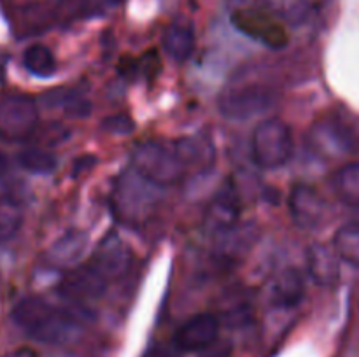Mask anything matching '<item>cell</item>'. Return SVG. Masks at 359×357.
Listing matches in <instances>:
<instances>
[{
  "instance_id": "cell-3",
  "label": "cell",
  "mask_w": 359,
  "mask_h": 357,
  "mask_svg": "<svg viewBox=\"0 0 359 357\" xmlns=\"http://www.w3.org/2000/svg\"><path fill=\"white\" fill-rule=\"evenodd\" d=\"M132 167L153 184L160 188L174 186L188 174L175 144L146 140L135 146L132 153Z\"/></svg>"
},
{
  "instance_id": "cell-11",
  "label": "cell",
  "mask_w": 359,
  "mask_h": 357,
  "mask_svg": "<svg viewBox=\"0 0 359 357\" xmlns=\"http://www.w3.org/2000/svg\"><path fill=\"white\" fill-rule=\"evenodd\" d=\"M290 212L294 224L302 230H316L326 216V205L319 191L312 186L298 182L290 195Z\"/></svg>"
},
{
  "instance_id": "cell-5",
  "label": "cell",
  "mask_w": 359,
  "mask_h": 357,
  "mask_svg": "<svg viewBox=\"0 0 359 357\" xmlns=\"http://www.w3.org/2000/svg\"><path fill=\"white\" fill-rule=\"evenodd\" d=\"M277 94L263 84H231L221 91L217 108L221 115L231 121H248L255 115L270 111L276 105Z\"/></svg>"
},
{
  "instance_id": "cell-29",
  "label": "cell",
  "mask_w": 359,
  "mask_h": 357,
  "mask_svg": "<svg viewBox=\"0 0 359 357\" xmlns=\"http://www.w3.org/2000/svg\"><path fill=\"white\" fill-rule=\"evenodd\" d=\"M63 104H65V112L70 118H86L91 112V104L86 100H76L74 94L63 98Z\"/></svg>"
},
{
  "instance_id": "cell-7",
  "label": "cell",
  "mask_w": 359,
  "mask_h": 357,
  "mask_svg": "<svg viewBox=\"0 0 359 357\" xmlns=\"http://www.w3.org/2000/svg\"><path fill=\"white\" fill-rule=\"evenodd\" d=\"M230 20L241 34L262 42L270 49H283L290 42V35L284 24L269 13L258 9H237Z\"/></svg>"
},
{
  "instance_id": "cell-14",
  "label": "cell",
  "mask_w": 359,
  "mask_h": 357,
  "mask_svg": "<svg viewBox=\"0 0 359 357\" xmlns=\"http://www.w3.org/2000/svg\"><path fill=\"white\" fill-rule=\"evenodd\" d=\"M340 261L342 259L335 248H330L323 244H312L307 248L309 275L318 286L332 287L339 282Z\"/></svg>"
},
{
  "instance_id": "cell-30",
  "label": "cell",
  "mask_w": 359,
  "mask_h": 357,
  "mask_svg": "<svg viewBox=\"0 0 359 357\" xmlns=\"http://www.w3.org/2000/svg\"><path fill=\"white\" fill-rule=\"evenodd\" d=\"M95 163H97V160H95L93 156H84V158H79V160L74 161V168H72V175L74 177H77V175L84 174L86 170H90V168L95 167Z\"/></svg>"
},
{
  "instance_id": "cell-6",
  "label": "cell",
  "mask_w": 359,
  "mask_h": 357,
  "mask_svg": "<svg viewBox=\"0 0 359 357\" xmlns=\"http://www.w3.org/2000/svg\"><path fill=\"white\" fill-rule=\"evenodd\" d=\"M39 126L37 102L28 94H6L0 98V139L21 142Z\"/></svg>"
},
{
  "instance_id": "cell-1",
  "label": "cell",
  "mask_w": 359,
  "mask_h": 357,
  "mask_svg": "<svg viewBox=\"0 0 359 357\" xmlns=\"http://www.w3.org/2000/svg\"><path fill=\"white\" fill-rule=\"evenodd\" d=\"M11 317L30 338L46 345H70L83 335V324L76 315L53 307L39 296L18 301Z\"/></svg>"
},
{
  "instance_id": "cell-25",
  "label": "cell",
  "mask_w": 359,
  "mask_h": 357,
  "mask_svg": "<svg viewBox=\"0 0 359 357\" xmlns=\"http://www.w3.org/2000/svg\"><path fill=\"white\" fill-rule=\"evenodd\" d=\"M252 318V303L245 300L244 293H237L231 296L230 304L224 308L223 321L226 322L230 328H242L244 324L251 322Z\"/></svg>"
},
{
  "instance_id": "cell-19",
  "label": "cell",
  "mask_w": 359,
  "mask_h": 357,
  "mask_svg": "<svg viewBox=\"0 0 359 357\" xmlns=\"http://www.w3.org/2000/svg\"><path fill=\"white\" fill-rule=\"evenodd\" d=\"M333 189L346 205L359 206V163H346L333 174Z\"/></svg>"
},
{
  "instance_id": "cell-9",
  "label": "cell",
  "mask_w": 359,
  "mask_h": 357,
  "mask_svg": "<svg viewBox=\"0 0 359 357\" xmlns=\"http://www.w3.org/2000/svg\"><path fill=\"white\" fill-rule=\"evenodd\" d=\"M133 262L132 248L118 233H107L98 244L91 265L107 280H118L130 272Z\"/></svg>"
},
{
  "instance_id": "cell-10",
  "label": "cell",
  "mask_w": 359,
  "mask_h": 357,
  "mask_svg": "<svg viewBox=\"0 0 359 357\" xmlns=\"http://www.w3.org/2000/svg\"><path fill=\"white\" fill-rule=\"evenodd\" d=\"M241 217V200L231 182H226L210 200L205 214V227L209 233L221 237L238 226Z\"/></svg>"
},
{
  "instance_id": "cell-23",
  "label": "cell",
  "mask_w": 359,
  "mask_h": 357,
  "mask_svg": "<svg viewBox=\"0 0 359 357\" xmlns=\"http://www.w3.org/2000/svg\"><path fill=\"white\" fill-rule=\"evenodd\" d=\"M23 224V210L11 198H0V241L16 237Z\"/></svg>"
},
{
  "instance_id": "cell-31",
  "label": "cell",
  "mask_w": 359,
  "mask_h": 357,
  "mask_svg": "<svg viewBox=\"0 0 359 357\" xmlns=\"http://www.w3.org/2000/svg\"><path fill=\"white\" fill-rule=\"evenodd\" d=\"M6 357H37V354L32 349H27V346H25V349H18L14 350V352L7 354Z\"/></svg>"
},
{
  "instance_id": "cell-32",
  "label": "cell",
  "mask_w": 359,
  "mask_h": 357,
  "mask_svg": "<svg viewBox=\"0 0 359 357\" xmlns=\"http://www.w3.org/2000/svg\"><path fill=\"white\" fill-rule=\"evenodd\" d=\"M7 170H9V160H7L6 154L0 150V177H2Z\"/></svg>"
},
{
  "instance_id": "cell-16",
  "label": "cell",
  "mask_w": 359,
  "mask_h": 357,
  "mask_svg": "<svg viewBox=\"0 0 359 357\" xmlns=\"http://www.w3.org/2000/svg\"><path fill=\"white\" fill-rule=\"evenodd\" d=\"M163 48L167 55L175 62H186L191 58L196 48V35L191 24L188 23H172L163 31Z\"/></svg>"
},
{
  "instance_id": "cell-8",
  "label": "cell",
  "mask_w": 359,
  "mask_h": 357,
  "mask_svg": "<svg viewBox=\"0 0 359 357\" xmlns=\"http://www.w3.org/2000/svg\"><path fill=\"white\" fill-rule=\"evenodd\" d=\"M107 284L109 280L90 262V265L70 270L60 282L58 294L70 303L84 304L86 301L104 296Z\"/></svg>"
},
{
  "instance_id": "cell-17",
  "label": "cell",
  "mask_w": 359,
  "mask_h": 357,
  "mask_svg": "<svg viewBox=\"0 0 359 357\" xmlns=\"http://www.w3.org/2000/svg\"><path fill=\"white\" fill-rule=\"evenodd\" d=\"M175 149L184 163L186 170L193 168H207L214 161V147L209 139L203 136H184V139L175 140Z\"/></svg>"
},
{
  "instance_id": "cell-15",
  "label": "cell",
  "mask_w": 359,
  "mask_h": 357,
  "mask_svg": "<svg viewBox=\"0 0 359 357\" xmlns=\"http://www.w3.org/2000/svg\"><path fill=\"white\" fill-rule=\"evenodd\" d=\"M270 303L279 308H293L305 298V276L300 270L286 268L270 286Z\"/></svg>"
},
{
  "instance_id": "cell-27",
  "label": "cell",
  "mask_w": 359,
  "mask_h": 357,
  "mask_svg": "<svg viewBox=\"0 0 359 357\" xmlns=\"http://www.w3.org/2000/svg\"><path fill=\"white\" fill-rule=\"evenodd\" d=\"M182 356H184V352L175 345L174 340L168 343L167 342L153 343V345L146 350V354H144V357H182Z\"/></svg>"
},
{
  "instance_id": "cell-4",
  "label": "cell",
  "mask_w": 359,
  "mask_h": 357,
  "mask_svg": "<svg viewBox=\"0 0 359 357\" xmlns=\"http://www.w3.org/2000/svg\"><path fill=\"white\" fill-rule=\"evenodd\" d=\"M293 150V133L283 119L269 118L256 125L251 136V156L256 167L265 170L284 167Z\"/></svg>"
},
{
  "instance_id": "cell-24",
  "label": "cell",
  "mask_w": 359,
  "mask_h": 357,
  "mask_svg": "<svg viewBox=\"0 0 359 357\" xmlns=\"http://www.w3.org/2000/svg\"><path fill=\"white\" fill-rule=\"evenodd\" d=\"M160 56L154 51H147L146 55L140 56L139 59H123L121 63V72L128 77L144 76L146 79H154L156 74L160 72Z\"/></svg>"
},
{
  "instance_id": "cell-12",
  "label": "cell",
  "mask_w": 359,
  "mask_h": 357,
  "mask_svg": "<svg viewBox=\"0 0 359 357\" xmlns=\"http://www.w3.org/2000/svg\"><path fill=\"white\" fill-rule=\"evenodd\" d=\"M221 321L214 314H196L179 326L174 342L182 352H200L219 338Z\"/></svg>"
},
{
  "instance_id": "cell-21",
  "label": "cell",
  "mask_w": 359,
  "mask_h": 357,
  "mask_svg": "<svg viewBox=\"0 0 359 357\" xmlns=\"http://www.w3.org/2000/svg\"><path fill=\"white\" fill-rule=\"evenodd\" d=\"M23 65L32 76L51 77L56 72V59L44 44H32L23 52Z\"/></svg>"
},
{
  "instance_id": "cell-18",
  "label": "cell",
  "mask_w": 359,
  "mask_h": 357,
  "mask_svg": "<svg viewBox=\"0 0 359 357\" xmlns=\"http://www.w3.org/2000/svg\"><path fill=\"white\" fill-rule=\"evenodd\" d=\"M86 245L88 237L83 231H69V233H65L62 238H58L53 244L48 255L53 265H74V262H77L83 258L84 251H86Z\"/></svg>"
},
{
  "instance_id": "cell-33",
  "label": "cell",
  "mask_w": 359,
  "mask_h": 357,
  "mask_svg": "<svg viewBox=\"0 0 359 357\" xmlns=\"http://www.w3.org/2000/svg\"><path fill=\"white\" fill-rule=\"evenodd\" d=\"M6 63H7V56L0 55V83H2L4 74H6Z\"/></svg>"
},
{
  "instance_id": "cell-2",
  "label": "cell",
  "mask_w": 359,
  "mask_h": 357,
  "mask_svg": "<svg viewBox=\"0 0 359 357\" xmlns=\"http://www.w3.org/2000/svg\"><path fill=\"white\" fill-rule=\"evenodd\" d=\"M160 186L144 178L135 168H128L116 178L111 195L112 214L119 223L139 226L153 216L160 202Z\"/></svg>"
},
{
  "instance_id": "cell-13",
  "label": "cell",
  "mask_w": 359,
  "mask_h": 357,
  "mask_svg": "<svg viewBox=\"0 0 359 357\" xmlns=\"http://www.w3.org/2000/svg\"><path fill=\"white\" fill-rule=\"evenodd\" d=\"M307 142L318 154L326 158L342 156L354 153L351 133L339 122L318 121L307 135Z\"/></svg>"
},
{
  "instance_id": "cell-26",
  "label": "cell",
  "mask_w": 359,
  "mask_h": 357,
  "mask_svg": "<svg viewBox=\"0 0 359 357\" xmlns=\"http://www.w3.org/2000/svg\"><path fill=\"white\" fill-rule=\"evenodd\" d=\"M135 125H133V119L126 114H116L109 115L102 121V130L111 135H128L133 132Z\"/></svg>"
},
{
  "instance_id": "cell-22",
  "label": "cell",
  "mask_w": 359,
  "mask_h": 357,
  "mask_svg": "<svg viewBox=\"0 0 359 357\" xmlns=\"http://www.w3.org/2000/svg\"><path fill=\"white\" fill-rule=\"evenodd\" d=\"M18 163L32 174H51L56 168V158L41 147H27L18 154Z\"/></svg>"
},
{
  "instance_id": "cell-20",
  "label": "cell",
  "mask_w": 359,
  "mask_h": 357,
  "mask_svg": "<svg viewBox=\"0 0 359 357\" xmlns=\"http://www.w3.org/2000/svg\"><path fill=\"white\" fill-rule=\"evenodd\" d=\"M333 247L340 259L359 266V219L344 224L333 238Z\"/></svg>"
},
{
  "instance_id": "cell-28",
  "label": "cell",
  "mask_w": 359,
  "mask_h": 357,
  "mask_svg": "<svg viewBox=\"0 0 359 357\" xmlns=\"http://www.w3.org/2000/svg\"><path fill=\"white\" fill-rule=\"evenodd\" d=\"M233 354V345L230 340H214L210 345L202 349L198 352V357H231Z\"/></svg>"
}]
</instances>
